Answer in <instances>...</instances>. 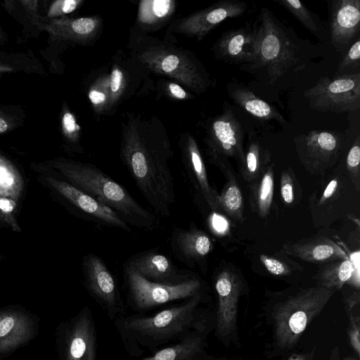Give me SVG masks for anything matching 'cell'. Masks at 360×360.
<instances>
[{
	"label": "cell",
	"mask_w": 360,
	"mask_h": 360,
	"mask_svg": "<svg viewBox=\"0 0 360 360\" xmlns=\"http://www.w3.org/2000/svg\"><path fill=\"white\" fill-rule=\"evenodd\" d=\"M68 182L115 212L129 226L142 230L156 229L155 214L139 204L121 184L95 165L59 158L46 162Z\"/></svg>",
	"instance_id": "obj_1"
},
{
	"label": "cell",
	"mask_w": 360,
	"mask_h": 360,
	"mask_svg": "<svg viewBox=\"0 0 360 360\" xmlns=\"http://www.w3.org/2000/svg\"><path fill=\"white\" fill-rule=\"evenodd\" d=\"M166 143L129 139L122 150V160L147 202L159 217H170L175 202L174 179Z\"/></svg>",
	"instance_id": "obj_2"
},
{
	"label": "cell",
	"mask_w": 360,
	"mask_h": 360,
	"mask_svg": "<svg viewBox=\"0 0 360 360\" xmlns=\"http://www.w3.org/2000/svg\"><path fill=\"white\" fill-rule=\"evenodd\" d=\"M257 26L256 55L243 66L273 84L288 73H297L307 64L302 46L287 27L266 8H262Z\"/></svg>",
	"instance_id": "obj_3"
},
{
	"label": "cell",
	"mask_w": 360,
	"mask_h": 360,
	"mask_svg": "<svg viewBox=\"0 0 360 360\" xmlns=\"http://www.w3.org/2000/svg\"><path fill=\"white\" fill-rule=\"evenodd\" d=\"M335 291L316 286L304 288L280 302L274 314V338L281 349H290L299 340Z\"/></svg>",
	"instance_id": "obj_4"
},
{
	"label": "cell",
	"mask_w": 360,
	"mask_h": 360,
	"mask_svg": "<svg viewBox=\"0 0 360 360\" xmlns=\"http://www.w3.org/2000/svg\"><path fill=\"white\" fill-rule=\"evenodd\" d=\"M359 193L353 186L345 166L338 164L321 177L309 198V211L316 227L329 226L336 219L353 214L349 208Z\"/></svg>",
	"instance_id": "obj_5"
},
{
	"label": "cell",
	"mask_w": 360,
	"mask_h": 360,
	"mask_svg": "<svg viewBox=\"0 0 360 360\" xmlns=\"http://www.w3.org/2000/svg\"><path fill=\"white\" fill-rule=\"evenodd\" d=\"M311 108L336 113L352 112L360 108L359 71L323 77L303 93Z\"/></svg>",
	"instance_id": "obj_6"
},
{
	"label": "cell",
	"mask_w": 360,
	"mask_h": 360,
	"mask_svg": "<svg viewBox=\"0 0 360 360\" xmlns=\"http://www.w3.org/2000/svg\"><path fill=\"white\" fill-rule=\"evenodd\" d=\"M210 160L221 171L228 168V159L237 162L240 168L245 158L243 131L229 105L214 118L208 129L206 141Z\"/></svg>",
	"instance_id": "obj_7"
},
{
	"label": "cell",
	"mask_w": 360,
	"mask_h": 360,
	"mask_svg": "<svg viewBox=\"0 0 360 360\" xmlns=\"http://www.w3.org/2000/svg\"><path fill=\"white\" fill-rule=\"evenodd\" d=\"M293 143L300 163L313 176H323L339 164L342 143L334 132L313 130L295 136Z\"/></svg>",
	"instance_id": "obj_8"
},
{
	"label": "cell",
	"mask_w": 360,
	"mask_h": 360,
	"mask_svg": "<svg viewBox=\"0 0 360 360\" xmlns=\"http://www.w3.org/2000/svg\"><path fill=\"white\" fill-rule=\"evenodd\" d=\"M123 269L131 296L139 309L193 297L201 288L200 281L195 277L177 284H162L148 281L124 266Z\"/></svg>",
	"instance_id": "obj_9"
},
{
	"label": "cell",
	"mask_w": 360,
	"mask_h": 360,
	"mask_svg": "<svg viewBox=\"0 0 360 360\" xmlns=\"http://www.w3.org/2000/svg\"><path fill=\"white\" fill-rule=\"evenodd\" d=\"M200 299V294L198 292L181 306L163 310L151 317L126 321L124 327L156 339L173 336L191 323Z\"/></svg>",
	"instance_id": "obj_10"
},
{
	"label": "cell",
	"mask_w": 360,
	"mask_h": 360,
	"mask_svg": "<svg viewBox=\"0 0 360 360\" xmlns=\"http://www.w3.org/2000/svg\"><path fill=\"white\" fill-rule=\"evenodd\" d=\"M46 184L91 221L97 224L131 231L130 226L110 207L75 187L67 181L44 176Z\"/></svg>",
	"instance_id": "obj_11"
},
{
	"label": "cell",
	"mask_w": 360,
	"mask_h": 360,
	"mask_svg": "<svg viewBox=\"0 0 360 360\" xmlns=\"http://www.w3.org/2000/svg\"><path fill=\"white\" fill-rule=\"evenodd\" d=\"M214 288L218 297L217 333L221 338H229L236 330L242 281L233 269L224 267L215 276Z\"/></svg>",
	"instance_id": "obj_12"
},
{
	"label": "cell",
	"mask_w": 360,
	"mask_h": 360,
	"mask_svg": "<svg viewBox=\"0 0 360 360\" xmlns=\"http://www.w3.org/2000/svg\"><path fill=\"white\" fill-rule=\"evenodd\" d=\"M124 266L145 279L162 284H177L191 278L182 273L166 255L146 251L131 257Z\"/></svg>",
	"instance_id": "obj_13"
},
{
	"label": "cell",
	"mask_w": 360,
	"mask_h": 360,
	"mask_svg": "<svg viewBox=\"0 0 360 360\" xmlns=\"http://www.w3.org/2000/svg\"><path fill=\"white\" fill-rule=\"evenodd\" d=\"M257 26L248 24L236 30H228L214 44V53L219 59L233 64L251 63L256 55Z\"/></svg>",
	"instance_id": "obj_14"
},
{
	"label": "cell",
	"mask_w": 360,
	"mask_h": 360,
	"mask_svg": "<svg viewBox=\"0 0 360 360\" xmlns=\"http://www.w3.org/2000/svg\"><path fill=\"white\" fill-rule=\"evenodd\" d=\"M330 34L332 45L344 51L360 30V0H335L332 2Z\"/></svg>",
	"instance_id": "obj_15"
},
{
	"label": "cell",
	"mask_w": 360,
	"mask_h": 360,
	"mask_svg": "<svg viewBox=\"0 0 360 360\" xmlns=\"http://www.w3.org/2000/svg\"><path fill=\"white\" fill-rule=\"evenodd\" d=\"M281 253L314 264H326L349 259L346 252L335 242L324 236L305 238L283 245Z\"/></svg>",
	"instance_id": "obj_16"
},
{
	"label": "cell",
	"mask_w": 360,
	"mask_h": 360,
	"mask_svg": "<svg viewBox=\"0 0 360 360\" xmlns=\"http://www.w3.org/2000/svg\"><path fill=\"white\" fill-rule=\"evenodd\" d=\"M171 247L176 257L189 267L200 265L213 248L210 237L202 230L193 226L176 229L172 236Z\"/></svg>",
	"instance_id": "obj_17"
},
{
	"label": "cell",
	"mask_w": 360,
	"mask_h": 360,
	"mask_svg": "<svg viewBox=\"0 0 360 360\" xmlns=\"http://www.w3.org/2000/svg\"><path fill=\"white\" fill-rule=\"evenodd\" d=\"M247 8L248 4L241 1H219L188 18L186 20V31L202 38L226 19L244 14Z\"/></svg>",
	"instance_id": "obj_18"
},
{
	"label": "cell",
	"mask_w": 360,
	"mask_h": 360,
	"mask_svg": "<svg viewBox=\"0 0 360 360\" xmlns=\"http://www.w3.org/2000/svg\"><path fill=\"white\" fill-rule=\"evenodd\" d=\"M82 265L90 291L108 307H113L116 302V283L103 260L99 256L89 253L83 257Z\"/></svg>",
	"instance_id": "obj_19"
},
{
	"label": "cell",
	"mask_w": 360,
	"mask_h": 360,
	"mask_svg": "<svg viewBox=\"0 0 360 360\" xmlns=\"http://www.w3.org/2000/svg\"><path fill=\"white\" fill-rule=\"evenodd\" d=\"M33 334V322L27 314L14 310L0 311V354L22 345Z\"/></svg>",
	"instance_id": "obj_20"
},
{
	"label": "cell",
	"mask_w": 360,
	"mask_h": 360,
	"mask_svg": "<svg viewBox=\"0 0 360 360\" xmlns=\"http://www.w3.org/2000/svg\"><path fill=\"white\" fill-rule=\"evenodd\" d=\"M185 167L188 180L195 191L204 199L212 211L218 212V193L208 181L203 159L195 141L190 138L185 150Z\"/></svg>",
	"instance_id": "obj_21"
},
{
	"label": "cell",
	"mask_w": 360,
	"mask_h": 360,
	"mask_svg": "<svg viewBox=\"0 0 360 360\" xmlns=\"http://www.w3.org/2000/svg\"><path fill=\"white\" fill-rule=\"evenodd\" d=\"M67 360H96V338L92 321L86 314L79 316L69 333Z\"/></svg>",
	"instance_id": "obj_22"
},
{
	"label": "cell",
	"mask_w": 360,
	"mask_h": 360,
	"mask_svg": "<svg viewBox=\"0 0 360 360\" xmlns=\"http://www.w3.org/2000/svg\"><path fill=\"white\" fill-rule=\"evenodd\" d=\"M228 94L235 103L252 116L262 120L286 123L284 117L276 108L258 98L245 86L238 84H229Z\"/></svg>",
	"instance_id": "obj_23"
},
{
	"label": "cell",
	"mask_w": 360,
	"mask_h": 360,
	"mask_svg": "<svg viewBox=\"0 0 360 360\" xmlns=\"http://www.w3.org/2000/svg\"><path fill=\"white\" fill-rule=\"evenodd\" d=\"M274 165L270 164L262 175L249 184V202L252 212L266 219L270 213L274 194Z\"/></svg>",
	"instance_id": "obj_24"
},
{
	"label": "cell",
	"mask_w": 360,
	"mask_h": 360,
	"mask_svg": "<svg viewBox=\"0 0 360 360\" xmlns=\"http://www.w3.org/2000/svg\"><path fill=\"white\" fill-rule=\"evenodd\" d=\"M226 175V182L217 197L218 211L238 223L245 220L244 198L238 182L230 169L222 170Z\"/></svg>",
	"instance_id": "obj_25"
},
{
	"label": "cell",
	"mask_w": 360,
	"mask_h": 360,
	"mask_svg": "<svg viewBox=\"0 0 360 360\" xmlns=\"http://www.w3.org/2000/svg\"><path fill=\"white\" fill-rule=\"evenodd\" d=\"M354 265L349 259L323 264L315 274L317 286L333 291L340 289L354 274Z\"/></svg>",
	"instance_id": "obj_26"
},
{
	"label": "cell",
	"mask_w": 360,
	"mask_h": 360,
	"mask_svg": "<svg viewBox=\"0 0 360 360\" xmlns=\"http://www.w3.org/2000/svg\"><path fill=\"white\" fill-rule=\"evenodd\" d=\"M270 162V152L257 141L252 140L245 151L244 162L239 169L243 178L249 184L262 175Z\"/></svg>",
	"instance_id": "obj_27"
},
{
	"label": "cell",
	"mask_w": 360,
	"mask_h": 360,
	"mask_svg": "<svg viewBox=\"0 0 360 360\" xmlns=\"http://www.w3.org/2000/svg\"><path fill=\"white\" fill-rule=\"evenodd\" d=\"M24 191V181L17 167L0 153V198L18 202Z\"/></svg>",
	"instance_id": "obj_28"
},
{
	"label": "cell",
	"mask_w": 360,
	"mask_h": 360,
	"mask_svg": "<svg viewBox=\"0 0 360 360\" xmlns=\"http://www.w3.org/2000/svg\"><path fill=\"white\" fill-rule=\"evenodd\" d=\"M201 340L188 338L177 345L158 351L153 356L141 360H191L200 349Z\"/></svg>",
	"instance_id": "obj_29"
},
{
	"label": "cell",
	"mask_w": 360,
	"mask_h": 360,
	"mask_svg": "<svg viewBox=\"0 0 360 360\" xmlns=\"http://www.w3.org/2000/svg\"><path fill=\"white\" fill-rule=\"evenodd\" d=\"M301 187L293 170L288 167L280 176V195L283 203L287 207L295 205L302 195Z\"/></svg>",
	"instance_id": "obj_30"
},
{
	"label": "cell",
	"mask_w": 360,
	"mask_h": 360,
	"mask_svg": "<svg viewBox=\"0 0 360 360\" xmlns=\"http://www.w3.org/2000/svg\"><path fill=\"white\" fill-rule=\"evenodd\" d=\"M300 21L314 34L319 36V27L312 13L299 0L276 1Z\"/></svg>",
	"instance_id": "obj_31"
},
{
	"label": "cell",
	"mask_w": 360,
	"mask_h": 360,
	"mask_svg": "<svg viewBox=\"0 0 360 360\" xmlns=\"http://www.w3.org/2000/svg\"><path fill=\"white\" fill-rule=\"evenodd\" d=\"M345 170L355 189L360 193V137L357 136L347 152Z\"/></svg>",
	"instance_id": "obj_32"
},
{
	"label": "cell",
	"mask_w": 360,
	"mask_h": 360,
	"mask_svg": "<svg viewBox=\"0 0 360 360\" xmlns=\"http://www.w3.org/2000/svg\"><path fill=\"white\" fill-rule=\"evenodd\" d=\"M259 260L269 273L277 276H289L295 268L302 270V268H300L301 266H292L291 262H287L286 259H281L279 256L262 254L259 255Z\"/></svg>",
	"instance_id": "obj_33"
},
{
	"label": "cell",
	"mask_w": 360,
	"mask_h": 360,
	"mask_svg": "<svg viewBox=\"0 0 360 360\" xmlns=\"http://www.w3.org/2000/svg\"><path fill=\"white\" fill-rule=\"evenodd\" d=\"M157 66L165 73L172 75L178 78H181V73L184 69L197 70V68L191 63L185 65L183 58L180 56L169 53L162 56L160 60H158Z\"/></svg>",
	"instance_id": "obj_34"
},
{
	"label": "cell",
	"mask_w": 360,
	"mask_h": 360,
	"mask_svg": "<svg viewBox=\"0 0 360 360\" xmlns=\"http://www.w3.org/2000/svg\"><path fill=\"white\" fill-rule=\"evenodd\" d=\"M360 67V40L357 39L349 49L348 51L340 61L338 68V75L352 73L354 69Z\"/></svg>",
	"instance_id": "obj_35"
},
{
	"label": "cell",
	"mask_w": 360,
	"mask_h": 360,
	"mask_svg": "<svg viewBox=\"0 0 360 360\" xmlns=\"http://www.w3.org/2000/svg\"><path fill=\"white\" fill-rule=\"evenodd\" d=\"M79 1L76 0H57L53 1L49 8L46 18L56 19L58 17L75 11Z\"/></svg>",
	"instance_id": "obj_36"
},
{
	"label": "cell",
	"mask_w": 360,
	"mask_h": 360,
	"mask_svg": "<svg viewBox=\"0 0 360 360\" xmlns=\"http://www.w3.org/2000/svg\"><path fill=\"white\" fill-rule=\"evenodd\" d=\"M349 319V326L348 330V337L349 342L356 352L359 356L360 354V316L354 315L353 313L348 314Z\"/></svg>",
	"instance_id": "obj_37"
},
{
	"label": "cell",
	"mask_w": 360,
	"mask_h": 360,
	"mask_svg": "<svg viewBox=\"0 0 360 360\" xmlns=\"http://www.w3.org/2000/svg\"><path fill=\"white\" fill-rule=\"evenodd\" d=\"M18 121L15 116L0 110V134L8 132L17 127Z\"/></svg>",
	"instance_id": "obj_38"
},
{
	"label": "cell",
	"mask_w": 360,
	"mask_h": 360,
	"mask_svg": "<svg viewBox=\"0 0 360 360\" xmlns=\"http://www.w3.org/2000/svg\"><path fill=\"white\" fill-rule=\"evenodd\" d=\"M63 127L65 131V135L71 140L75 139V131L79 130V127L76 124L72 115L70 112H66L63 117Z\"/></svg>",
	"instance_id": "obj_39"
},
{
	"label": "cell",
	"mask_w": 360,
	"mask_h": 360,
	"mask_svg": "<svg viewBox=\"0 0 360 360\" xmlns=\"http://www.w3.org/2000/svg\"><path fill=\"white\" fill-rule=\"evenodd\" d=\"M24 10L29 14L30 18L33 20L34 22L39 26L41 20L37 13L39 9V1L37 0L34 1H19Z\"/></svg>",
	"instance_id": "obj_40"
},
{
	"label": "cell",
	"mask_w": 360,
	"mask_h": 360,
	"mask_svg": "<svg viewBox=\"0 0 360 360\" xmlns=\"http://www.w3.org/2000/svg\"><path fill=\"white\" fill-rule=\"evenodd\" d=\"M172 1L169 0H155L151 1L153 13L158 18L165 16L171 8Z\"/></svg>",
	"instance_id": "obj_41"
},
{
	"label": "cell",
	"mask_w": 360,
	"mask_h": 360,
	"mask_svg": "<svg viewBox=\"0 0 360 360\" xmlns=\"http://www.w3.org/2000/svg\"><path fill=\"white\" fill-rule=\"evenodd\" d=\"M212 227L217 233H224L228 229L229 224L226 219L215 212L212 215Z\"/></svg>",
	"instance_id": "obj_42"
},
{
	"label": "cell",
	"mask_w": 360,
	"mask_h": 360,
	"mask_svg": "<svg viewBox=\"0 0 360 360\" xmlns=\"http://www.w3.org/2000/svg\"><path fill=\"white\" fill-rule=\"evenodd\" d=\"M122 81V72L115 68L112 70L110 76V89L114 93L119 91Z\"/></svg>",
	"instance_id": "obj_43"
},
{
	"label": "cell",
	"mask_w": 360,
	"mask_h": 360,
	"mask_svg": "<svg viewBox=\"0 0 360 360\" xmlns=\"http://www.w3.org/2000/svg\"><path fill=\"white\" fill-rule=\"evenodd\" d=\"M89 97L91 103L95 105L102 103L105 100V94L96 90H91L89 94Z\"/></svg>",
	"instance_id": "obj_44"
},
{
	"label": "cell",
	"mask_w": 360,
	"mask_h": 360,
	"mask_svg": "<svg viewBox=\"0 0 360 360\" xmlns=\"http://www.w3.org/2000/svg\"><path fill=\"white\" fill-rule=\"evenodd\" d=\"M169 88L172 94L177 98L182 99L186 96L184 90L176 84L171 83Z\"/></svg>",
	"instance_id": "obj_45"
},
{
	"label": "cell",
	"mask_w": 360,
	"mask_h": 360,
	"mask_svg": "<svg viewBox=\"0 0 360 360\" xmlns=\"http://www.w3.org/2000/svg\"><path fill=\"white\" fill-rule=\"evenodd\" d=\"M328 360H356V359L354 358L350 357V356H347V357L341 359L339 347H335L333 349Z\"/></svg>",
	"instance_id": "obj_46"
},
{
	"label": "cell",
	"mask_w": 360,
	"mask_h": 360,
	"mask_svg": "<svg viewBox=\"0 0 360 360\" xmlns=\"http://www.w3.org/2000/svg\"><path fill=\"white\" fill-rule=\"evenodd\" d=\"M14 71V68L8 65L0 63V75L6 72H11Z\"/></svg>",
	"instance_id": "obj_47"
},
{
	"label": "cell",
	"mask_w": 360,
	"mask_h": 360,
	"mask_svg": "<svg viewBox=\"0 0 360 360\" xmlns=\"http://www.w3.org/2000/svg\"><path fill=\"white\" fill-rule=\"evenodd\" d=\"M288 360H307V358L305 355L295 354L290 356Z\"/></svg>",
	"instance_id": "obj_48"
},
{
	"label": "cell",
	"mask_w": 360,
	"mask_h": 360,
	"mask_svg": "<svg viewBox=\"0 0 360 360\" xmlns=\"http://www.w3.org/2000/svg\"><path fill=\"white\" fill-rule=\"evenodd\" d=\"M0 222H4V217L0 212ZM5 223V222H4Z\"/></svg>",
	"instance_id": "obj_49"
},
{
	"label": "cell",
	"mask_w": 360,
	"mask_h": 360,
	"mask_svg": "<svg viewBox=\"0 0 360 360\" xmlns=\"http://www.w3.org/2000/svg\"><path fill=\"white\" fill-rule=\"evenodd\" d=\"M2 37H3L2 32H1V29H0V39H2Z\"/></svg>",
	"instance_id": "obj_50"
},
{
	"label": "cell",
	"mask_w": 360,
	"mask_h": 360,
	"mask_svg": "<svg viewBox=\"0 0 360 360\" xmlns=\"http://www.w3.org/2000/svg\"><path fill=\"white\" fill-rule=\"evenodd\" d=\"M0 258H1V255H0Z\"/></svg>",
	"instance_id": "obj_51"
}]
</instances>
